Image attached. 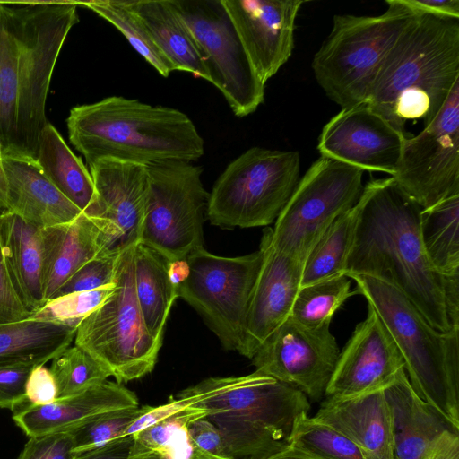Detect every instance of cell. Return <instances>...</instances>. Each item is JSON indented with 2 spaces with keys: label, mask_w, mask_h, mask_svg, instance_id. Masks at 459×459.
I'll use <instances>...</instances> for the list:
<instances>
[{
  "label": "cell",
  "mask_w": 459,
  "mask_h": 459,
  "mask_svg": "<svg viewBox=\"0 0 459 459\" xmlns=\"http://www.w3.org/2000/svg\"><path fill=\"white\" fill-rule=\"evenodd\" d=\"M145 407L107 411L69 430L74 452L79 455L122 437L128 426L143 412Z\"/></svg>",
  "instance_id": "obj_39"
},
{
  "label": "cell",
  "mask_w": 459,
  "mask_h": 459,
  "mask_svg": "<svg viewBox=\"0 0 459 459\" xmlns=\"http://www.w3.org/2000/svg\"><path fill=\"white\" fill-rule=\"evenodd\" d=\"M128 4L174 71L191 73L209 82L194 38L171 0H128Z\"/></svg>",
  "instance_id": "obj_27"
},
{
  "label": "cell",
  "mask_w": 459,
  "mask_h": 459,
  "mask_svg": "<svg viewBox=\"0 0 459 459\" xmlns=\"http://www.w3.org/2000/svg\"><path fill=\"white\" fill-rule=\"evenodd\" d=\"M259 248L263 253L262 264L238 351L250 359L266 338L290 316L301 287L305 264L274 249L270 227L263 230Z\"/></svg>",
  "instance_id": "obj_20"
},
{
  "label": "cell",
  "mask_w": 459,
  "mask_h": 459,
  "mask_svg": "<svg viewBox=\"0 0 459 459\" xmlns=\"http://www.w3.org/2000/svg\"><path fill=\"white\" fill-rule=\"evenodd\" d=\"M197 46L212 83L234 115L245 117L264 99V87L221 0H171Z\"/></svg>",
  "instance_id": "obj_13"
},
{
  "label": "cell",
  "mask_w": 459,
  "mask_h": 459,
  "mask_svg": "<svg viewBox=\"0 0 459 459\" xmlns=\"http://www.w3.org/2000/svg\"><path fill=\"white\" fill-rule=\"evenodd\" d=\"M33 368L28 365L0 366V408L15 412L28 404L25 386Z\"/></svg>",
  "instance_id": "obj_44"
},
{
  "label": "cell",
  "mask_w": 459,
  "mask_h": 459,
  "mask_svg": "<svg viewBox=\"0 0 459 459\" xmlns=\"http://www.w3.org/2000/svg\"><path fill=\"white\" fill-rule=\"evenodd\" d=\"M395 459H425L448 430L458 432L413 390L405 370L385 389Z\"/></svg>",
  "instance_id": "obj_25"
},
{
  "label": "cell",
  "mask_w": 459,
  "mask_h": 459,
  "mask_svg": "<svg viewBox=\"0 0 459 459\" xmlns=\"http://www.w3.org/2000/svg\"><path fill=\"white\" fill-rule=\"evenodd\" d=\"M457 81L459 20L416 12L386 54L367 102L404 133L410 119L429 125Z\"/></svg>",
  "instance_id": "obj_2"
},
{
  "label": "cell",
  "mask_w": 459,
  "mask_h": 459,
  "mask_svg": "<svg viewBox=\"0 0 459 459\" xmlns=\"http://www.w3.org/2000/svg\"><path fill=\"white\" fill-rule=\"evenodd\" d=\"M147 168L150 190L140 243L169 262L186 259L204 247V212L209 193L201 180L202 168L181 160Z\"/></svg>",
  "instance_id": "obj_12"
},
{
  "label": "cell",
  "mask_w": 459,
  "mask_h": 459,
  "mask_svg": "<svg viewBox=\"0 0 459 459\" xmlns=\"http://www.w3.org/2000/svg\"><path fill=\"white\" fill-rule=\"evenodd\" d=\"M378 16L335 15L332 30L312 62L315 78L342 109L367 102L379 68L415 16L401 0H386Z\"/></svg>",
  "instance_id": "obj_6"
},
{
  "label": "cell",
  "mask_w": 459,
  "mask_h": 459,
  "mask_svg": "<svg viewBox=\"0 0 459 459\" xmlns=\"http://www.w3.org/2000/svg\"><path fill=\"white\" fill-rule=\"evenodd\" d=\"M133 437L117 438L105 446L77 455L74 459H129Z\"/></svg>",
  "instance_id": "obj_49"
},
{
  "label": "cell",
  "mask_w": 459,
  "mask_h": 459,
  "mask_svg": "<svg viewBox=\"0 0 459 459\" xmlns=\"http://www.w3.org/2000/svg\"><path fill=\"white\" fill-rule=\"evenodd\" d=\"M74 441L69 431L30 437L17 459H74Z\"/></svg>",
  "instance_id": "obj_43"
},
{
  "label": "cell",
  "mask_w": 459,
  "mask_h": 459,
  "mask_svg": "<svg viewBox=\"0 0 459 459\" xmlns=\"http://www.w3.org/2000/svg\"><path fill=\"white\" fill-rule=\"evenodd\" d=\"M414 12L459 20V0H401Z\"/></svg>",
  "instance_id": "obj_48"
},
{
  "label": "cell",
  "mask_w": 459,
  "mask_h": 459,
  "mask_svg": "<svg viewBox=\"0 0 459 459\" xmlns=\"http://www.w3.org/2000/svg\"><path fill=\"white\" fill-rule=\"evenodd\" d=\"M202 410L188 407L133 435L129 459L159 456L162 459H192L188 428L192 421L205 418Z\"/></svg>",
  "instance_id": "obj_34"
},
{
  "label": "cell",
  "mask_w": 459,
  "mask_h": 459,
  "mask_svg": "<svg viewBox=\"0 0 459 459\" xmlns=\"http://www.w3.org/2000/svg\"><path fill=\"white\" fill-rule=\"evenodd\" d=\"M113 24L160 75L167 77L173 68L160 53L144 24L132 10L128 0H94L75 2Z\"/></svg>",
  "instance_id": "obj_35"
},
{
  "label": "cell",
  "mask_w": 459,
  "mask_h": 459,
  "mask_svg": "<svg viewBox=\"0 0 459 459\" xmlns=\"http://www.w3.org/2000/svg\"><path fill=\"white\" fill-rule=\"evenodd\" d=\"M364 170L320 156L299 180L272 228V244L305 262L328 227L351 209L362 193Z\"/></svg>",
  "instance_id": "obj_10"
},
{
  "label": "cell",
  "mask_w": 459,
  "mask_h": 459,
  "mask_svg": "<svg viewBox=\"0 0 459 459\" xmlns=\"http://www.w3.org/2000/svg\"><path fill=\"white\" fill-rule=\"evenodd\" d=\"M193 403L192 396L178 394V398L170 397L169 401L164 404L154 407L146 405L143 412L128 426L123 437L133 436L145 428L186 410Z\"/></svg>",
  "instance_id": "obj_47"
},
{
  "label": "cell",
  "mask_w": 459,
  "mask_h": 459,
  "mask_svg": "<svg viewBox=\"0 0 459 459\" xmlns=\"http://www.w3.org/2000/svg\"><path fill=\"white\" fill-rule=\"evenodd\" d=\"M299 169L298 152L247 150L228 165L209 194L210 222L223 229L267 227L290 199Z\"/></svg>",
  "instance_id": "obj_9"
},
{
  "label": "cell",
  "mask_w": 459,
  "mask_h": 459,
  "mask_svg": "<svg viewBox=\"0 0 459 459\" xmlns=\"http://www.w3.org/2000/svg\"><path fill=\"white\" fill-rule=\"evenodd\" d=\"M119 255L102 254L90 260L60 287L53 299L74 292L92 290L114 283Z\"/></svg>",
  "instance_id": "obj_41"
},
{
  "label": "cell",
  "mask_w": 459,
  "mask_h": 459,
  "mask_svg": "<svg viewBox=\"0 0 459 459\" xmlns=\"http://www.w3.org/2000/svg\"><path fill=\"white\" fill-rule=\"evenodd\" d=\"M7 186V211L45 229L73 221L82 212L43 174L36 160L3 156Z\"/></svg>",
  "instance_id": "obj_24"
},
{
  "label": "cell",
  "mask_w": 459,
  "mask_h": 459,
  "mask_svg": "<svg viewBox=\"0 0 459 459\" xmlns=\"http://www.w3.org/2000/svg\"><path fill=\"white\" fill-rule=\"evenodd\" d=\"M77 327L28 317L0 325V366L45 365L71 346Z\"/></svg>",
  "instance_id": "obj_28"
},
{
  "label": "cell",
  "mask_w": 459,
  "mask_h": 459,
  "mask_svg": "<svg viewBox=\"0 0 459 459\" xmlns=\"http://www.w3.org/2000/svg\"><path fill=\"white\" fill-rule=\"evenodd\" d=\"M75 2H27L9 6L18 45L17 155L35 160L48 123L46 101L52 74L71 29L79 22Z\"/></svg>",
  "instance_id": "obj_7"
},
{
  "label": "cell",
  "mask_w": 459,
  "mask_h": 459,
  "mask_svg": "<svg viewBox=\"0 0 459 459\" xmlns=\"http://www.w3.org/2000/svg\"><path fill=\"white\" fill-rule=\"evenodd\" d=\"M263 260L257 251L224 257L198 248L186 258L187 271L177 296L204 319L226 350L238 351L252 291Z\"/></svg>",
  "instance_id": "obj_11"
},
{
  "label": "cell",
  "mask_w": 459,
  "mask_h": 459,
  "mask_svg": "<svg viewBox=\"0 0 459 459\" xmlns=\"http://www.w3.org/2000/svg\"><path fill=\"white\" fill-rule=\"evenodd\" d=\"M35 160L46 178L68 200L85 214L91 213L95 203L91 173L49 122L39 135Z\"/></svg>",
  "instance_id": "obj_29"
},
{
  "label": "cell",
  "mask_w": 459,
  "mask_h": 459,
  "mask_svg": "<svg viewBox=\"0 0 459 459\" xmlns=\"http://www.w3.org/2000/svg\"><path fill=\"white\" fill-rule=\"evenodd\" d=\"M349 278L394 338L416 394L459 429V328L442 333L397 289L365 275Z\"/></svg>",
  "instance_id": "obj_5"
},
{
  "label": "cell",
  "mask_w": 459,
  "mask_h": 459,
  "mask_svg": "<svg viewBox=\"0 0 459 459\" xmlns=\"http://www.w3.org/2000/svg\"><path fill=\"white\" fill-rule=\"evenodd\" d=\"M392 178L422 209L459 194V81L435 119L405 137Z\"/></svg>",
  "instance_id": "obj_14"
},
{
  "label": "cell",
  "mask_w": 459,
  "mask_h": 459,
  "mask_svg": "<svg viewBox=\"0 0 459 459\" xmlns=\"http://www.w3.org/2000/svg\"><path fill=\"white\" fill-rule=\"evenodd\" d=\"M18 45L9 6L0 3V141L3 156L17 155Z\"/></svg>",
  "instance_id": "obj_33"
},
{
  "label": "cell",
  "mask_w": 459,
  "mask_h": 459,
  "mask_svg": "<svg viewBox=\"0 0 459 459\" xmlns=\"http://www.w3.org/2000/svg\"><path fill=\"white\" fill-rule=\"evenodd\" d=\"M420 235L432 267L444 277L459 275V194L422 209Z\"/></svg>",
  "instance_id": "obj_31"
},
{
  "label": "cell",
  "mask_w": 459,
  "mask_h": 459,
  "mask_svg": "<svg viewBox=\"0 0 459 459\" xmlns=\"http://www.w3.org/2000/svg\"><path fill=\"white\" fill-rule=\"evenodd\" d=\"M314 417L344 434L366 459H395L385 389L353 397H326Z\"/></svg>",
  "instance_id": "obj_22"
},
{
  "label": "cell",
  "mask_w": 459,
  "mask_h": 459,
  "mask_svg": "<svg viewBox=\"0 0 459 459\" xmlns=\"http://www.w3.org/2000/svg\"><path fill=\"white\" fill-rule=\"evenodd\" d=\"M66 126L70 143L88 166L100 159L144 166L193 162L204 152V142L185 113L121 96L72 108Z\"/></svg>",
  "instance_id": "obj_3"
},
{
  "label": "cell",
  "mask_w": 459,
  "mask_h": 459,
  "mask_svg": "<svg viewBox=\"0 0 459 459\" xmlns=\"http://www.w3.org/2000/svg\"><path fill=\"white\" fill-rule=\"evenodd\" d=\"M49 369L57 385V399L81 394L111 377L96 359L76 345L56 355Z\"/></svg>",
  "instance_id": "obj_38"
},
{
  "label": "cell",
  "mask_w": 459,
  "mask_h": 459,
  "mask_svg": "<svg viewBox=\"0 0 459 459\" xmlns=\"http://www.w3.org/2000/svg\"><path fill=\"white\" fill-rule=\"evenodd\" d=\"M289 445L321 459H366L344 434L308 414L296 421Z\"/></svg>",
  "instance_id": "obj_37"
},
{
  "label": "cell",
  "mask_w": 459,
  "mask_h": 459,
  "mask_svg": "<svg viewBox=\"0 0 459 459\" xmlns=\"http://www.w3.org/2000/svg\"><path fill=\"white\" fill-rule=\"evenodd\" d=\"M260 81L289 60L302 0H221Z\"/></svg>",
  "instance_id": "obj_19"
},
{
  "label": "cell",
  "mask_w": 459,
  "mask_h": 459,
  "mask_svg": "<svg viewBox=\"0 0 459 459\" xmlns=\"http://www.w3.org/2000/svg\"><path fill=\"white\" fill-rule=\"evenodd\" d=\"M263 459H321L311 454L298 449L292 446H288L280 452H277Z\"/></svg>",
  "instance_id": "obj_51"
},
{
  "label": "cell",
  "mask_w": 459,
  "mask_h": 459,
  "mask_svg": "<svg viewBox=\"0 0 459 459\" xmlns=\"http://www.w3.org/2000/svg\"><path fill=\"white\" fill-rule=\"evenodd\" d=\"M95 203L89 216L108 221L113 230L112 254H120L141 241L146 214L150 178L147 166L100 159L89 165Z\"/></svg>",
  "instance_id": "obj_18"
},
{
  "label": "cell",
  "mask_w": 459,
  "mask_h": 459,
  "mask_svg": "<svg viewBox=\"0 0 459 459\" xmlns=\"http://www.w3.org/2000/svg\"><path fill=\"white\" fill-rule=\"evenodd\" d=\"M359 218L344 275L369 276L402 292L442 333L453 329L444 277L430 264L421 240L422 208L392 177L370 180L359 197Z\"/></svg>",
  "instance_id": "obj_1"
},
{
  "label": "cell",
  "mask_w": 459,
  "mask_h": 459,
  "mask_svg": "<svg viewBox=\"0 0 459 459\" xmlns=\"http://www.w3.org/2000/svg\"><path fill=\"white\" fill-rule=\"evenodd\" d=\"M145 459H162L159 456H151V457H148V458H145Z\"/></svg>",
  "instance_id": "obj_53"
},
{
  "label": "cell",
  "mask_w": 459,
  "mask_h": 459,
  "mask_svg": "<svg viewBox=\"0 0 459 459\" xmlns=\"http://www.w3.org/2000/svg\"><path fill=\"white\" fill-rule=\"evenodd\" d=\"M340 354L330 324L304 326L289 316L260 345L251 360L255 371L319 401Z\"/></svg>",
  "instance_id": "obj_15"
},
{
  "label": "cell",
  "mask_w": 459,
  "mask_h": 459,
  "mask_svg": "<svg viewBox=\"0 0 459 459\" xmlns=\"http://www.w3.org/2000/svg\"><path fill=\"white\" fill-rule=\"evenodd\" d=\"M361 208L360 200L340 215L309 252L303 268L301 286L344 274Z\"/></svg>",
  "instance_id": "obj_32"
},
{
  "label": "cell",
  "mask_w": 459,
  "mask_h": 459,
  "mask_svg": "<svg viewBox=\"0 0 459 459\" xmlns=\"http://www.w3.org/2000/svg\"><path fill=\"white\" fill-rule=\"evenodd\" d=\"M7 211V186L3 167V150L0 141V213Z\"/></svg>",
  "instance_id": "obj_52"
},
{
  "label": "cell",
  "mask_w": 459,
  "mask_h": 459,
  "mask_svg": "<svg viewBox=\"0 0 459 459\" xmlns=\"http://www.w3.org/2000/svg\"><path fill=\"white\" fill-rule=\"evenodd\" d=\"M404 369L401 352L376 310L358 324L342 351L325 391L346 398L387 388Z\"/></svg>",
  "instance_id": "obj_17"
},
{
  "label": "cell",
  "mask_w": 459,
  "mask_h": 459,
  "mask_svg": "<svg viewBox=\"0 0 459 459\" xmlns=\"http://www.w3.org/2000/svg\"><path fill=\"white\" fill-rule=\"evenodd\" d=\"M134 247L120 253L114 291L82 319L74 337V345L89 352L117 383L150 373L162 345L149 333L137 301Z\"/></svg>",
  "instance_id": "obj_8"
},
{
  "label": "cell",
  "mask_w": 459,
  "mask_h": 459,
  "mask_svg": "<svg viewBox=\"0 0 459 459\" xmlns=\"http://www.w3.org/2000/svg\"><path fill=\"white\" fill-rule=\"evenodd\" d=\"M45 303L84 264L112 254L113 230L103 219L81 214L73 221L42 229Z\"/></svg>",
  "instance_id": "obj_21"
},
{
  "label": "cell",
  "mask_w": 459,
  "mask_h": 459,
  "mask_svg": "<svg viewBox=\"0 0 459 459\" xmlns=\"http://www.w3.org/2000/svg\"><path fill=\"white\" fill-rule=\"evenodd\" d=\"M192 459H234L219 429L207 419L192 421L188 428Z\"/></svg>",
  "instance_id": "obj_42"
},
{
  "label": "cell",
  "mask_w": 459,
  "mask_h": 459,
  "mask_svg": "<svg viewBox=\"0 0 459 459\" xmlns=\"http://www.w3.org/2000/svg\"><path fill=\"white\" fill-rule=\"evenodd\" d=\"M139 406L134 393L120 383L105 381L81 394L13 412L15 424L29 437L69 431L107 411Z\"/></svg>",
  "instance_id": "obj_23"
},
{
  "label": "cell",
  "mask_w": 459,
  "mask_h": 459,
  "mask_svg": "<svg viewBox=\"0 0 459 459\" xmlns=\"http://www.w3.org/2000/svg\"><path fill=\"white\" fill-rule=\"evenodd\" d=\"M134 285L137 301L149 333L162 342L166 321L178 298L169 272V261L139 243L134 247Z\"/></svg>",
  "instance_id": "obj_30"
},
{
  "label": "cell",
  "mask_w": 459,
  "mask_h": 459,
  "mask_svg": "<svg viewBox=\"0 0 459 459\" xmlns=\"http://www.w3.org/2000/svg\"><path fill=\"white\" fill-rule=\"evenodd\" d=\"M41 231L12 212L0 213V238L7 270L30 316L45 304Z\"/></svg>",
  "instance_id": "obj_26"
},
{
  "label": "cell",
  "mask_w": 459,
  "mask_h": 459,
  "mask_svg": "<svg viewBox=\"0 0 459 459\" xmlns=\"http://www.w3.org/2000/svg\"><path fill=\"white\" fill-rule=\"evenodd\" d=\"M344 274L335 275L301 286L294 300L290 316L307 327L331 324L333 314L344 301L355 294Z\"/></svg>",
  "instance_id": "obj_36"
},
{
  "label": "cell",
  "mask_w": 459,
  "mask_h": 459,
  "mask_svg": "<svg viewBox=\"0 0 459 459\" xmlns=\"http://www.w3.org/2000/svg\"><path fill=\"white\" fill-rule=\"evenodd\" d=\"M25 395L27 405L31 406L49 404L58 398L57 385L49 368L39 365L31 369L26 382Z\"/></svg>",
  "instance_id": "obj_46"
},
{
  "label": "cell",
  "mask_w": 459,
  "mask_h": 459,
  "mask_svg": "<svg viewBox=\"0 0 459 459\" xmlns=\"http://www.w3.org/2000/svg\"><path fill=\"white\" fill-rule=\"evenodd\" d=\"M406 134L396 130L368 102L342 108L323 127L317 150L326 156L393 177Z\"/></svg>",
  "instance_id": "obj_16"
},
{
  "label": "cell",
  "mask_w": 459,
  "mask_h": 459,
  "mask_svg": "<svg viewBox=\"0 0 459 459\" xmlns=\"http://www.w3.org/2000/svg\"><path fill=\"white\" fill-rule=\"evenodd\" d=\"M114 290L115 281L100 289L63 295L47 301L30 317L78 327L82 319L100 307Z\"/></svg>",
  "instance_id": "obj_40"
},
{
  "label": "cell",
  "mask_w": 459,
  "mask_h": 459,
  "mask_svg": "<svg viewBox=\"0 0 459 459\" xmlns=\"http://www.w3.org/2000/svg\"><path fill=\"white\" fill-rule=\"evenodd\" d=\"M425 459H459V435L446 431Z\"/></svg>",
  "instance_id": "obj_50"
},
{
  "label": "cell",
  "mask_w": 459,
  "mask_h": 459,
  "mask_svg": "<svg viewBox=\"0 0 459 459\" xmlns=\"http://www.w3.org/2000/svg\"><path fill=\"white\" fill-rule=\"evenodd\" d=\"M30 313L19 299L11 281L0 238V325L26 319Z\"/></svg>",
  "instance_id": "obj_45"
},
{
  "label": "cell",
  "mask_w": 459,
  "mask_h": 459,
  "mask_svg": "<svg viewBox=\"0 0 459 459\" xmlns=\"http://www.w3.org/2000/svg\"><path fill=\"white\" fill-rule=\"evenodd\" d=\"M205 412L234 459H263L290 444L296 421L310 403L299 389L255 371L209 377L179 393Z\"/></svg>",
  "instance_id": "obj_4"
}]
</instances>
